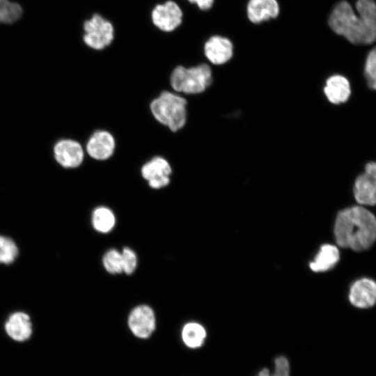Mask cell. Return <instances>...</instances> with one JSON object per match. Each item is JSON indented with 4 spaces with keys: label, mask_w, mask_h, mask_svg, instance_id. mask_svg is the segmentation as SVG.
Returning <instances> with one entry per match:
<instances>
[{
    "label": "cell",
    "mask_w": 376,
    "mask_h": 376,
    "mask_svg": "<svg viewBox=\"0 0 376 376\" xmlns=\"http://www.w3.org/2000/svg\"><path fill=\"white\" fill-rule=\"evenodd\" d=\"M206 58L213 65H222L233 56L234 47L231 40L222 36H212L205 43L203 48Z\"/></svg>",
    "instance_id": "obj_9"
},
{
    "label": "cell",
    "mask_w": 376,
    "mask_h": 376,
    "mask_svg": "<svg viewBox=\"0 0 376 376\" xmlns=\"http://www.w3.org/2000/svg\"><path fill=\"white\" fill-rule=\"evenodd\" d=\"M211 68L206 63L190 68L176 67L170 77L171 87L177 92L198 95L204 93L212 84Z\"/></svg>",
    "instance_id": "obj_4"
},
{
    "label": "cell",
    "mask_w": 376,
    "mask_h": 376,
    "mask_svg": "<svg viewBox=\"0 0 376 376\" xmlns=\"http://www.w3.org/2000/svg\"><path fill=\"white\" fill-rule=\"evenodd\" d=\"M364 75L368 86L376 91V47L367 56L364 66Z\"/></svg>",
    "instance_id": "obj_23"
},
{
    "label": "cell",
    "mask_w": 376,
    "mask_h": 376,
    "mask_svg": "<svg viewBox=\"0 0 376 376\" xmlns=\"http://www.w3.org/2000/svg\"><path fill=\"white\" fill-rule=\"evenodd\" d=\"M187 104L183 97L164 91L151 102L150 110L157 121L176 132L186 123Z\"/></svg>",
    "instance_id": "obj_3"
},
{
    "label": "cell",
    "mask_w": 376,
    "mask_h": 376,
    "mask_svg": "<svg viewBox=\"0 0 376 376\" xmlns=\"http://www.w3.org/2000/svg\"><path fill=\"white\" fill-rule=\"evenodd\" d=\"M102 263L105 269L111 274L123 272L121 253L116 249H110L106 252Z\"/></svg>",
    "instance_id": "obj_22"
},
{
    "label": "cell",
    "mask_w": 376,
    "mask_h": 376,
    "mask_svg": "<svg viewBox=\"0 0 376 376\" xmlns=\"http://www.w3.org/2000/svg\"><path fill=\"white\" fill-rule=\"evenodd\" d=\"M353 191L356 201L360 205H376V180L364 173L356 178Z\"/></svg>",
    "instance_id": "obj_16"
},
{
    "label": "cell",
    "mask_w": 376,
    "mask_h": 376,
    "mask_svg": "<svg viewBox=\"0 0 376 376\" xmlns=\"http://www.w3.org/2000/svg\"><path fill=\"white\" fill-rule=\"evenodd\" d=\"M364 173L376 180V162H370L365 166Z\"/></svg>",
    "instance_id": "obj_27"
},
{
    "label": "cell",
    "mask_w": 376,
    "mask_h": 376,
    "mask_svg": "<svg viewBox=\"0 0 376 376\" xmlns=\"http://www.w3.org/2000/svg\"><path fill=\"white\" fill-rule=\"evenodd\" d=\"M323 94L329 102L334 105L345 103L351 95L348 79L341 75L329 77L323 86Z\"/></svg>",
    "instance_id": "obj_13"
},
{
    "label": "cell",
    "mask_w": 376,
    "mask_h": 376,
    "mask_svg": "<svg viewBox=\"0 0 376 376\" xmlns=\"http://www.w3.org/2000/svg\"><path fill=\"white\" fill-rule=\"evenodd\" d=\"M334 235L340 246L366 250L376 240V217L363 206L345 208L336 217Z\"/></svg>",
    "instance_id": "obj_2"
},
{
    "label": "cell",
    "mask_w": 376,
    "mask_h": 376,
    "mask_svg": "<svg viewBox=\"0 0 376 376\" xmlns=\"http://www.w3.org/2000/svg\"><path fill=\"white\" fill-rule=\"evenodd\" d=\"M357 15L346 1L338 2L329 17V25L336 34L356 45L376 41V3L374 0H357Z\"/></svg>",
    "instance_id": "obj_1"
},
{
    "label": "cell",
    "mask_w": 376,
    "mask_h": 376,
    "mask_svg": "<svg viewBox=\"0 0 376 376\" xmlns=\"http://www.w3.org/2000/svg\"><path fill=\"white\" fill-rule=\"evenodd\" d=\"M141 172L150 187L161 189L169 185L172 169L167 160L155 157L142 166Z\"/></svg>",
    "instance_id": "obj_7"
},
{
    "label": "cell",
    "mask_w": 376,
    "mask_h": 376,
    "mask_svg": "<svg viewBox=\"0 0 376 376\" xmlns=\"http://www.w3.org/2000/svg\"><path fill=\"white\" fill-rule=\"evenodd\" d=\"M349 299L356 307L366 308L376 302V283L369 279H361L351 286Z\"/></svg>",
    "instance_id": "obj_12"
},
{
    "label": "cell",
    "mask_w": 376,
    "mask_h": 376,
    "mask_svg": "<svg viewBox=\"0 0 376 376\" xmlns=\"http://www.w3.org/2000/svg\"><path fill=\"white\" fill-rule=\"evenodd\" d=\"M123 272L133 273L136 267L137 260L134 252L129 248H124L121 252Z\"/></svg>",
    "instance_id": "obj_24"
},
{
    "label": "cell",
    "mask_w": 376,
    "mask_h": 376,
    "mask_svg": "<svg viewBox=\"0 0 376 376\" xmlns=\"http://www.w3.org/2000/svg\"><path fill=\"white\" fill-rule=\"evenodd\" d=\"M115 146V140L111 134L107 131L99 130L90 137L86 149L92 158L97 160H105L113 155Z\"/></svg>",
    "instance_id": "obj_11"
},
{
    "label": "cell",
    "mask_w": 376,
    "mask_h": 376,
    "mask_svg": "<svg viewBox=\"0 0 376 376\" xmlns=\"http://www.w3.org/2000/svg\"><path fill=\"white\" fill-rule=\"evenodd\" d=\"M257 376H270V373L267 368H263L258 373Z\"/></svg>",
    "instance_id": "obj_28"
},
{
    "label": "cell",
    "mask_w": 376,
    "mask_h": 376,
    "mask_svg": "<svg viewBox=\"0 0 376 376\" xmlns=\"http://www.w3.org/2000/svg\"><path fill=\"white\" fill-rule=\"evenodd\" d=\"M18 255L15 242L7 236L0 235V264L12 263Z\"/></svg>",
    "instance_id": "obj_21"
},
{
    "label": "cell",
    "mask_w": 376,
    "mask_h": 376,
    "mask_svg": "<svg viewBox=\"0 0 376 376\" xmlns=\"http://www.w3.org/2000/svg\"><path fill=\"white\" fill-rule=\"evenodd\" d=\"M280 6L277 0H249L246 15L253 24H259L278 17Z\"/></svg>",
    "instance_id": "obj_14"
},
{
    "label": "cell",
    "mask_w": 376,
    "mask_h": 376,
    "mask_svg": "<svg viewBox=\"0 0 376 376\" xmlns=\"http://www.w3.org/2000/svg\"><path fill=\"white\" fill-rule=\"evenodd\" d=\"M272 376H290V364L285 357L280 356L274 359V370Z\"/></svg>",
    "instance_id": "obj_25"
},
{
    "label": "cell",
    "mask_w": 376,
    "mask_h": 376,
    "mask_svg": "<svg viewBox=\"0 0 376 376\" xmlns=\"http://www.w3.org/2000/svg\"><path fill=\"white\" fill-rule=\"evenodd\" d=\"M85 44L89 47L100 50L109 45L114 36L112 24L99 14L93 15L84 24Z\"/></svg>",
    "instance_id": "obj_5"
},
{
    "label": "cell",
    "mask_w": 376,
    "mask_h": 376,
    "mask_svg": "<svg viewBox=\"0 0 376 376\" xmlns=\"http://www.w3.org/2000/svg\"><path fill=\"white\" fill-rule=\"evenodd\" d=\"M132 334L139 338H148L155 329V316L152 308L146 305L134 308L128 318Z\"/></svg>",
    "instance_id": "obj_8"
},
{
    "label": "cell",
    "mask_w": 376,
    "mask_h": 376,
    "mask_svg": "<svg viewBox=\"0 0 376 376\" xmlns=\"http://www.w3.org/2000/svg\"><path fill=\"white\" fill-rule=\"evenodd\" d=\"M181 336L186 346L196 349L203 344L206 337V331L200 324L189 322L183 327Z\"/></svg>",
    "instance_id": "obj_18"
},
{
    "label": "cell",
    "mask_w": 376,
    "mask_h": 376,
    "mask_svg": "<svg viewBox=\"0 0 376 376\" xmlns=\"http://www.w3.org/2000/svg\"><path fill=\"white\" fill-rule=\"evenodd\" d=\"M339 260V251L336 246L331 244H324L315 258L310 263V267L313 272H325L333 267Z\"/></svg>",
    "instance_id": "obj_17"
},
{
    "label": "cell",
    "mask_w": 376,
    "mask_h": 376,
    "mask_svg": "<svg viewBox=\"0 0 376 376\" xmlns=\"http://www.w3.org/2000/svg\"><path fill=\"white\" fill-rule=\"evenodd\" d=\"M92 224L96 230L104 233H108L114 226V214L107 207H97L92 214Z\"/></svg>",
    "instance_id": "obj_19"
},
{
    "label": "cell",
    "mask_w": 376,
    "mask_h": 376,
    "mask_svg": "<svg viewBox=\"0 0 376 376\" xmlns=\"http://www.w3.org/2000/svg\"><path fill=\"white\" fill-rule=\"evenodd\" d=\"M6 334L13 340L23 342L32 334V324L29 315L22 311L12 313L5 322Z\"/></svg>",
    "instance_id": "obj_15"
},
{
    "label": "cell",
    "mask_w": 376,
    "mask_h": 376,
    "mask_svg": "<svg viewBox=\"0 0 376 376\" xmlns=\"http://www.w3.org/2000/svg\"><path fill=\"white\" fill-rule=\"evenodd\" d=\"M56 160L65 168L78 167L84 160V150L74 140L63 139L56 143L54 148Z\"/></svg>",
    "instance_id": "obj_10"
},
{
    "label": "cell",
    "mask_w": 376,
    "mask_h": 376,
    "mask_svg": "<svg viewBox=\"0 0 376 376\" xmlns=\"http://www.w3.org/2000/svg\"><path fill=\"white\" fill-rule=\"evenodd\" d=\"M189 2L196 3L199 9L207 10L213 6L214 0H188Z\"/></svg>",
    "instance_id": "obj_26"
},
{
    "label": "cell",
    "mask_w": 376,
    "mask_h": 376,
    "mask_svg": "<svg viewBox=\"0 0 376 376\" xmlns=\"http://www.w3.org/2000/svg\"><path fill=\"white\" fill-rule=\"evenodd\" d=\"M182 11L173 1L158 4L152 10L151 19L154 25L161 31L171 32L182 23Z\"/></svg>",
    "instance_id": "obj_6"
},
{
    "label": "cell",
    "mask_w": 376,
    "mask_h": 376,
    "mask_svg": "<svg viewBox=\"0 0 376 376\" xmlns=\"http://www.w3.org/2000/svg\"><path fill=\"white\" fill-rule=\"evenodd\" d=\"M21 6L9 0H0V22L10 24L20 18Z\"/></svg>",
    "instance_id": "obj_20"
}]
</instances>
